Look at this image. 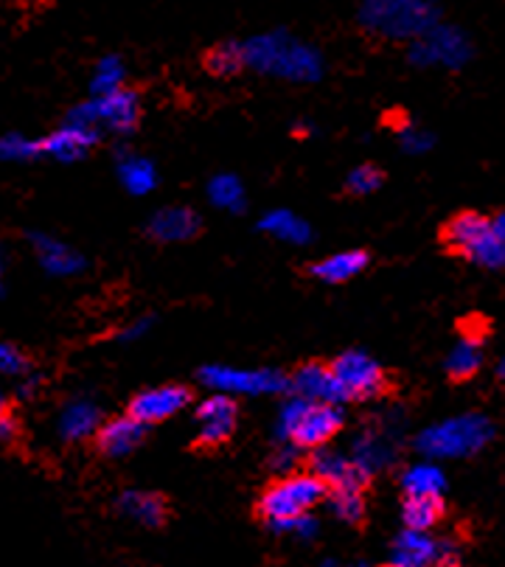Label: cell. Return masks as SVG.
I'll return each mask as SVG.
<instances>
[{
  "mask_svg": "<svg viewBox=\"0 0 505 567\" xmlns=\"http://www.w3.org/2000/svg\"><path fill=\"white\" fill-rule=\"evenodd\" d=\"M29 371V360L20 354L14 346L9 343H0V374H9V377H20Z\"/></svg>",
  "mask_w": 505,
  "mask_h": 567,
  "instance_id": "35",
  "label": "cell"
},
{
  "mask_svg": "<svg viewBox=\"0 0 505 567\" xmlns=\"http://www.w3.org/2000/svg\"><path fill=\"white\" fill-rule=\"evenodd\" d=\"M289 388L295 391V396H303L318 404H334V408H340L343 402H351L346 388L340 385L331 365H326V362H303L301 369L292 374V380H289Z\"/></svg>",
  "mask_w": 505,
  "mask_h": 567,
  "instance_id": "12",
  "label": "cell"
},
{
  "mask_svg": "<svg viewBox=\"0 0 505 567\" xmlns=\"http://www.w3.org/2000/svg\"><path fill=\"white\" fill-rule=\"evenodd\" d=\"M481 365L483 351L481 343H475V340H461V343L450 351V357H446V374L455 382L472 380V377L481 371Z\"/></svg>",
  "mask_w": 505,
  "mask_h": 567,
  "instance_id": "28",
  "label": "cell"
},
{
  "mask_svg": "<svg viewBox=\"0 0 505 567\" xmlns=\"http://www.w3.org/2000/svg\"><path fill=\"white\" fill-rule=\"evenodd\" d=\"M402 144H404V150L421 152V150H427V146L433 144V138H430L427 133H419V130L408 127V130H402Z\"/></svg>",
  "mask_w": 505,
  "mask_h": 567,
  "instance_id": "37",
  "label": "cell"
},
{
  "mask_svg": "<svg viewBox=\"0 0 505 567\" xmlns=\"http://www.w3.org/2000/svg\"><path fill=\"white\" fill-rule=\"evenodd\" d=\"M203 65L210 76H219V79L239 76V73L247 68L241 40H219V43H214L208 51H205Z\"/></svg>",
  "mask_w": 505,
  "mask_h": 567,
  "instance_id": "23",
  "label": "cell"
},
{
  "mask_svg": "<svg viewBox=\"0 0 505 567\" xmlns=\"http://www.w3.org/2000/svg\"><path fill=\"white\" fill-rule=\"evenodd\" d=\"M391 447H388L385 433H362L360 439L354 441V453H351V461L365 472L368 477L373 475L377 470L391 461Z\"/></svg>",
  "mask_w": 505,
  "mask_h": 567,
  "instance_id": "26",
  "label": "cell"
},
{
  "mask_svg": "<svg viewBox=\"0 0 505 567\" xmlns=\"http://www.w3.org/2000/svg\"><path fill=\"white\" fill-rule=\"evenodd\" d=\"M126 79V65L121 56L107 54L96 62V71H93V82H91V91L93 96H107V93L121 91Z\"/></svg>",
  "mask_w": 505,
  "mask_h": 567,
  "instance_id": "30",
  "label": "cell"
},
{
  "mask_svg": "<svg viewBox=\"0 0 505 567\" xmlns=\"http://www.w3.org/2000/svg\"><path fill=\"white\" fill-rule=\"evenodd\" d=\"M362 31L391 43H413L441 23L439 0H362L357 12Z\"/></svg>",
  "mask_w": 505,
  "mask_h": 567,
  "instance_id": "2",
  "label": "cell"
},
{
  "mask_svg": "<svg viewBox=\"0 0 505 567\" xmlns=\"http://www.w3.org/2000/svg\"><path fill=\"white\" fill-rule=\"evenodd\" d=\"M146 424L135 422L133 416H118L110 419L99 427L96 433V447L102 450L110 458H121V455H130L135 447H141V441L146 439Z\"/></svg>",
  "mask_w": 505,
  "mask_h": 567,
  "instance_id": "16",
  "label": "cell"
},
{
  "mask_svg": "<svg viewBox=\"0 0 505 567\" xmlns=\"http://www.w3.org/2000/svg\"><path fill=\"white\" fill-rule=\"evenodd\" d=\"M494 427L481 413H466V416L446 419V422L427 427L415 439V447L427 458H463L475 455L492 441Z\"/></svg>",
  "mask_w": 505,
  "mask_h": 567,
  "instance_id": "6",
  "label": "cell"
},
{
  "mask_svg": "<svg viewBox=\"0 0 505 567\" xmlns=\"http://www.w3.org/2000/svg\"><path fill=\"white\" fill-rule=\"evenodd\" d=\"M42 155L40 138H25V135L12 133L0 138V161L9 164H25V161H37Z\"/></svg>",
  "mask_w": 505,
  "mask_h": 567,
  "instance_id": "31",
  "label": "cell"
},
{
  "mask_svg": "<svg viewBox=\"0 0 505 567\" xmlns=\"http://www.w3.org/2000/svg\"><path fill=\"white\" fill-rule=\"evenodd\" d=\"M410 62L421 68H450L457 71L472 60L470 37L461 29L446 23H435L433 29L424 31L419 40L410 43Z\"/></svg>",
  "mask_w": 505,
  "mask_h": 567,
  "instance_id": "8",
  "label": "cell"
},
{
  "mask_svg": "<svg viewBox=\"0 0 505 567\" xmlns=\"http://www.w3.org/2000/svg\"><path fill=\"white\" fill-rule=\"evenodd\" d=\"M138 118L141 99L138 93L130 91V87H121V91L107 93V96L87 99V102L76 104V107L68 113V124L93 130V133H102V130L133 133V130L138 127Z\"/></svg>",
  "mask_w": 505,
  "mask_h": 567,
  "instance_id": "7",
  "label": "cell"
},
{
  "mask_svg": "<svg viewBox=\"0 0 505 567\" xmlns=\"http://www.w3.org/2000/svg\"><path fill=\"white\" fill-rule=\"evenodd\" d=\"M208 194L219 208H230V212H239L241 203H245V188H241L239 177L234 175L214 177L208 186Z\"/></svg>",
  "mask_w": 505,
  "mask_h": 567,
  "instance_id": "32",
  "label": "cell"
},
{
  "mask_svg": "<svg viewBox=\"0 0 505 567\" xmlns=\"http://www.w3.org/2000/svg\"><path fill=\"white\" fill-rule=\"evenodd\" d=\"M343 427V413L334 404L309 402L303 396H292L281 408L278 416V439L298 450L326 447Z\"/></svg>",
  "mask_w": 505,
  "mask_h": 567,
  "instance_id": "3",
  "label": "cell"
},
{
  "mask_svg": "<svg viewBox=\"0 0 505 567\" xmlns=\"http://www.w3.org/2000/svg\"><path fill=\"white\" fill-rule=\"evenodd\" d=\"M146 230L155 241H186L199 234V217L192 208H166L150 219Z\"/></svg>",
  "mask_w": 505,
  "mask_h": 567,
  "instance_id": "20",
  "label": "cell"
},
{
  "mask_svg": "<svg viewBox=\"0 0 505 567\" xmlns=\"http://www.w3.org/2000/svg\"><path fill=\"white\" fill-rule=\"evenodd\" d=\"M96 138L99 133H93V130L76 127V124H65V127H60L56 133L40 138V150L42 155H51L54 161L73 164V161H79V157H84L87 152H91V146L96 144Z\"/></svg>",
  "mask_w": 505,
  "mask_h": 567,
  "instance_id": "17",
  "label": "cell"
},
{
  "mask_svg": "<svg viewBox=\"0 0 505 567\" xmlns=\"http://www.w3.org/2000/svg\"><path fill=\"white\" fill-rule=\"evenodd\" d=\"M329 495L326 483L312 472H292L272 481L259 497V514L272 532L289 519L307 517L323 497Z\"/></svg>",
  "mask_w": 505,
  "mask_h": 567,
  "instance_id": "4",
  "label": "cell"
},
{
  "mask_svg": "<svg viewBox=\"0 0 505 567\" xmlns=\"http://www.w3.org/2000/svg\"><path fill=\"white\" fill-rule=\"evenodd\" d=\"M368 267V254L365 250H343V254H334L323 261H315L309 267L315 278L326 284H343L349 278H354L357 272H362Z\"/></svg>",
  "mask_w": 505,
  "mask_h": 567,
  "instance_id": "22",
  "label": "cell"
},
{
  "mask_svg": "<svg viewBox=\"0 0 505 567\" xmlns=\"http://www.w3.org/2000/svg\"><path fill=\"white\" fill-rule=\"evenodd\" d=\"M188 402H192V391H186L183 385L152 388V391L138 393V396L130 402L126 416H133L135 422L150 427V424L166 422V419H172L175 413H181Z\"/></svg>",
  "mask_w": 505,
  "mask_h": 567,
  "instance_id": "13",
  "label": "cell"
},
{
  "mask_svg": "<svg viewBox=\"0 0 505 567\" xmlns=\"http://www.w3.org/2000/svg\"><path fill=\"white\" fill-rule=\"evenodd\" d=\"M276 532L292 534V537H298V539H312L315 534H318V523H315V519H312V514H307V517L289 519V523L278 525Z\"/></svg>",
  "mask_w": 505,
  "mask_h": 567,
  "instance_id": "36",
  "label": "cell"
},
{
  "mask_svg": "<svg viewBox=\"0 0 505 567\" xmlns=\"http://www.w3.org/2000/svg\"><path fill=\"white\" fill-rule=\"evenodd\" d=\"M259 225L265 234L276 236V239L292 241V245H303V241H309V225L289 212H270Z\"/></svg>",
  "mask_w": 505,
  "mask_h": 567,
  "instance_id": "29",
  "label": "cell"
},
{
  "mask_svg": "<svg viewBox=\"0 0 505 567\" xmlns=\"http://www.w3.org/2000/svg\"><path fill=\"white\" fill-rule=\"evenodd\" d=\"M146 329H150V320H138L135 327H130L126 332H121V340H126V343H130V340H138Z\"/></svg>",
  "mask_w": 505,
  "mask_h": 567,
  "instance_id": "39",
  "label": "cell"
},
{
  "mask_svg": "<svg viewBox=\"0 0 505 567\" xmlns=\"http://www.w3.org/2000/svg\"><path fill=\"white\" fill-rule=\"evenodd\" d=\"M441 241L450 254L488 267V270L505 267V245L494 230L492 217H483L477 212L457 214L441 228Z\"/></svg>",
  "mask_w": 505,
  "mask_h": 567,
  "instance_id": "5",
  "label": "cell"
},
{
  "mask_svg": "<svg viewBox=\"0 0 505 567\" xmlns=\"http://www.w3.org/2000/svg\"><path fill=\"white\" fill-rule=\"evenodd\" d=\"M245 65L265 76L287 82H318L323 76V54L289 31H261L241 40Z\"/></svg>",
  "mask_w": 505,
  "mask_h": 567,
  "instance_id": "1",
  "label": "cell"
},
{
  "mask_svg": "<svg viewBox=\"0 0 505 567\" xmlns=\"http://www.w3.org/2000/svg\"><path fill=\"white\" fill-rule=\"evenodd\" d=\"M199 380L214 391H228V393H281L289 391V380L278 371L270 369H228V365H208L199 371Z\"/></svg>",
  "mask_w": 505,
  "mask_h": 567,
  "instance_id": "10",
  "label": "cell"
},
{
  "mask_svg": "<svg viewBox=\"0 0 505 567\" xmlns=\"http://www.w3.org/2000/svg\"><path fill=\"white\" fill-rule=\"evenodd\" d=\"M497 374H499V377H503V380H505V357H503V362H499V369H497Z\"/></svg>",
  "mask_w": 505,
  "mask_h": 567,
  "instance_id": "44",
  "label": "cell"
},
{
  "mask_svg": "<svg viewBox=\"0 0 505 567\" xmlns=\"http://www.w3.org/2000/svg\"><path fill=\"white\" fill-rule=\"evenodd\" d=\"M441 556V539H435L430 532H410L404 528L393 539L391 561L388 567H433Z\"/></svg>",
  "mask_w": 505,
  "mask_h": 567,
  "instance_id": "15",
  "label": "cell"
},
{
  "mask_svg": "<svg viewBox=\"0 0 505 567\" xmlns=\"http://www.w3.org/2000/svg\"><path fill=\"white\" fill-rule=\"evenodd\" d=\"M444 497H404L402 519L410 532H433L444 517Z\"/></svg>",
  "mask_w": 505,
  "mask_h": 567,
  "instance_id": "24",
  "label": "cell"
},
{
  "mask_svg": "<svg viewBox=\"0 0 505 567\" xmlns=\"http://www.w3.org/2000/svg\"><path fill=\"white\" fill-rule=\"evenodd\" d=\"M433 567H461V565H457V561H435Z\"/></svg>",
  "mask_w": 505,
  "mask_h": 567,
  "instance_id": "43",
  "label": "cell"
},
{
  "mask_svg": "<svg viewBox=\"0 0 505 567\" xmlns=\"http://www.w3.org/2000/svg\"><path fill=\"white\" fill-rule=\"evenodd\" d=\"M404 497H444L446 477L439 466L415 464L402 475Z\"/></svg>",
  "mask_w": 505,
  "mask_h": 567,
  "instance_id": "25",
  "label": "cell"
},
{
  "mask_svg": "<svg viewBox=\"0 0 505 567\" xmlns=\"http://www.w3.org/2000/svg\"><path fill=\"white\" fill-rule=\"evenodd\" d=\"M31 245H34V256L42 265V270L51 272V276H73L84 267V259L65 245V241L54 239L49 234H34L31 236Z\"/></svg>",
  "mask_w": 505,
  "mask_h": 567,
  "instance_id": "18",
  "label": "cell"
},
{
  "mask_svg": "<svg viewBox=\"0 0 505 567\" xmlns=\"http://www.w3.org/2000/svg\"><path fill=\"white\" fill-rule=\"evenodd\" d=\"M329 365L337 380H340V385L346 388L351 402H357V399H377L391 388L385 369L373 357L362 354V351H343Z\"/></svg>",
  "mask_w": 505,
  "mask_h": 567,
  "instance_id": "9",
  "label": "cell"
},
{
  "mask_svg": "<svg viewBox=\"0 0 505 567\" xmlns=\"http://www.w3.org/2000/svg\"><path fill=\"white\" fill-rule=\"evenodd\" d=\"M323 567H365V565H340V561H326Z\"/></svg>",
  "mask_w": 505,
  "mask_h": 567,
  "instance_id": "42",
  "label": "cell"
},
{
  "mask_svg": "<svg viewBox=\"0 0 505 567\" xmlns=\"http://www.w3.org/2000/svg\"><path fill=\"white\" fill-rule=\"evenodd\" d=\"M492 223H494V230H497V236L503 239V245H505V212L499 214V217H494Z\"/></svg>",
  "mask_w": 505,
  "mask_h": 567,
  "instance_id": "40",
  "label": "cell"
},
{
  "mask_svg": "<svg viewBox=\"0 0 505 567\" xmlns=\"http://www.w3.org/2000/svg\"><path fill=\"white\" fill-rule=\"evenodd\" d=\"M7 416H12V411H9V399H7V393L0 391V422H3V419Z\"/></svg>",
  "mask_w": 505,
  "mask_h": 567,
  "instance_id": "41",
  "label": "cell"
},
{
  "mask_svg": "<svg viewBox=\"0 0 505 567\" xmlns=\"http://www.w3.org/2000/svg\"><path fill=\"white\" fill-rule=\"evenodd\" d=\"M312 475H318L329 492H362L368 486V475L354 461L323 447L312 458Z\"/></svg>",
  "mask_w": 505,
  "mask_h": 567,
  "instance_id": "14",
  "label": "cell"
},
{
  "mask_svg": "<svg viewBox=\"0 0 505 567\" xmlns=\"http://www.w3.org/2000/svg\"><path fill=\"white\" fill-rule=\"evenodd\" d=\"M486 332H488V327L483 318H466L461 323L463 340H475V343H483V334Z\"/></svg>",
  "mask_w": 505,
  "mask_h": 567,
  "instance_id": "38",
  "label": "cell"
},
{
  "mask_svg": "<svg viewBox=\"0 0 505 567\" xmlns=\"http://www.w3.org/2000/svg\"><path fill=\"white\" fill-rule=\"evenodd\" d=\"M236 430V402L225 393L205 399L197 408V439L194 447L217 450L225 441H230Z\"/></svg>",
  "mask_w": 505,
  "mask_h": 567,
  "instance_id": "11",
  "label": "cell"
},
{
  "mask_svg": "<svg viewBox=\"0 0 505 567\" xmlns=\"http://www.w3.org/2000/svg\"><path fill=\"white\" fill-rule=\"evenodd\" d=\"M0 272H3V254H0ZM0 290H3V284H0Z\"/></svg>",
  "mask_w": 505,
  "mask_h": 567,
  "instance_id": "45",
  "label": "cell"
},
{
  "mask_svg": "<svg viewBox=\"0 0 505 567\" xmlns=\"http://www.w3.org/2000/svg\"><path fill=\"white\" fill-rule=\"evenodd\" d=\"M382 181H385V177H382V172H379L377 166L365 164V166H360V169L351 172L349 181H346V192L354 194V197H365V194L377 192V188L382 186Z\"/></svg>",
  "mask_w": 505,
  "mask_h": 567,
  "instance_id": "34",
  "label": "cell"
},
{
  "mask_svg": "<svg viewBox=\"0 0 505 567\" xmlns=\"http://www.w3.org/2000/svg\"><path fill=\"white\" fill-rule=\"evenodd\" d=\"M329 506L337 519H343V523L349 525L362 523V517H365L362 492H329Z\"/></svg>",
  "mask_w": 505,
  "mask_h": 567,
  "instance_id": "33",
  "label": "cell"
},
{
  "mask_svg": "<svg viewBox=\"0 0 505 567\" xmlns=\"http://www.w3.org/2000/svg\"><path fill=\"white\" fill-rule=\"evenodd\" d=\"M118 177L130 194H150L157 181L155 166H152L146 157L130 155V152H124V155L118 157Z\"/></svg>",
  "mask_w": 505,
  "mask_h": 567,
  "instance_id": "27",
  "label": "cell"
},
{
  "mask_svg": "<svg viewBox=\"0 0 505 567\" xmlns=\"http://www.w3.org/2000/svg\"><path fill=\"white\" fill-rule=\"evenodd\" d=\"M118 508L130 519L141 525H150V528H157V525L166 523L168 517V503L166 497L155 495V492H138L130 489L118 497Z\"/></svg>",
  "mask_w": 505,
  "mask_h": 567,
  "instance_id": "21",
  "label": "cell"
},
{
  "mask_svg": "<svg viewBox=\"0 0 505 567\" xmlns=\"http://www.w3.org/2000/svg\"><path fill=\"white\" fill-rule=\"evenodd\" d=\"M102 427V411L91 399H73L60 413V435L65 441H84Z\"/></svg>",
  "mask_w": 505,
  "mask_h": 567,
  "instance_id": "19",
  "label": "cell"
}]
</instances>
